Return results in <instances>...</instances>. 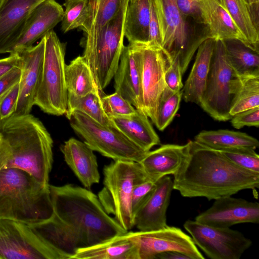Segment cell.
I'll return each instance as SVG.
<instances>
[{"instance_id":"cell-22","label":"cell","mask_w":259,"mask_h":259,"mask_svg":"<svg viewBox=\"0 0 259 259\" xmlns=\"http://www.w3.org/2000/svg\"><path fill=\"white\" fill-rule=\"evenodd\" d=\"M188 144L184 145L165 144L147 152L139 162L148 179L155 183L169 175H174L186 156Z\"/></svg>"},{"instance_id":"cell-8","label":"cell","mask_w":259,"mask_h":259,"mask_svg":"<svg viewBox=\"0 0 259 259\" xmlns=\"http://www.w3.org/2000/svg\"><path fill=\"white\" fill-rule=\"evenodd\" d=\"M68 119L72 129L94 151L113 160L140 162L147 152L116 127L103 125L82 112L74 111Z\"/></svg>"},{"instance_id":"cell-7","label":"cell","mask_w":259,"mask_h":259,"mask_svg":"<svg viewBox=\"0 0 259 259\" xmlns=\"http://www.w3.org/2000/svg\"><path fill=\"white\" fill-rule=\"evenodd\" d=\"M45 48L40 82L34 105L44 112L56 116L65 114L68 92L65 79L66 44L52 30L45 36Z\"/></svg>"},{"instance_id":"cell-45","label":"cell","mask_w":259,"mask_h":259,"mask_svg":"<svg viewBox=\"0 0 259 259\" xmlns=\"http://www.w3.org/2000/svg\"><path fill=\"white\" fill-rule=\"evenodd\" d=\"M180 12L183 15L200 16L199 0H176Z\"/></svg>"},{"instance_id":"cell-2","label":"cell","mask_w":259,"mask_h":259,"mask_svg":"<svg viewBox=\"0 0 259 259\" xmlns=\"http://www.w3.org/2000/svg\"><path fill=\"white\" fill-rule=\"evenodd\" d=\"M186 156L174 175L173 189L185 197L208 200L259 186V173L242 168L219 150L189 141Z\"/></svg>"},{"instance_id":"cell-29","label":"cell","mask_w":259,"mask_h":259,"mask_svg":"<svg viewBox=\"0 0 259 259\" xmlns=\"http://www.w3.org/2000/svg\"><path fill=\"white\" fill-rule=\"evenodd\" d=\"M196 142L219 151L249 148L256 150L258 140L248 134L228 130L202 131L194 138Z\"/></svg>"},{"instance_id":"cell-28","label":"cell","mask_w":259,"mask_h":259,"mask_svg":"<svg viewBox=\"0 0 259 259\" xmlns=\"http://www.w3.org/2000/svg\"><path fill=\"white\" fill-rule=\"evenodd\" d=\"M149 20V0H129L124 23V35L129 44L147 46Z\"/></svg>"},{"instance_id":"cell-27","label":"cell","mask_w":259,"mask_h":259,"mask_svg":"<svg viewBox=\"0 0 259 259\" xmlns=\"http://www.w3.org/2000/svg\"><path fill=\"white\" fill-rule=\"evenodd\" d=\"M71 259H138L136 244L124 234L79 249Z\"/></svg>"},{"instance_id":"cell-13","label":"cell","mask_w":259,"mask_h":259,"mask_svg":"<svg viewBox=\"0 0 259 259\" xmlns=\"http://www.w3.org/2000/svg\"><path fill=\"white\" fill-rule=\"evenodd\" d=\"M142 90L145 113L152 121L165 85L164 73L168 61L162 49L144 46L142 48Z\"/></svg>"},{"instance_id":"cell-19","label":"cell","mask_w":259,"mask_h":259,"mask_svg":"<svg viewBox=\"0 0 259 259\" xmlns=\"http://www.w3.org/2000/svg\"><path fill=\"white\" fill-rule=\"evenodd\" d=\"M173 189V180L167 176L156 181L150 196L135 215L134 227L141 231L167 227L166 211Z\"/></svg>"},{"instance_id":"cell-14","label":"cell","mask_w":259,"mask_h":259,"mask_svg":"<svg viewBox=\"0 0 259 259\" xmlns=\"http://www.w3.org/2000/svg\"><path fill=\"white\" fill-rule=\"evenodd\" d=\"M195 220L218 228H230L241 223L257 224L259 204L241 198L223 196L215 199L211 207L196 217Z\"/></svg>"},{"instance_id":"cell-46","label":"cell","mask_w":259,"mask_h":259,"mask_svg":"<svg viewBox=\"0 0 259 259\" xmlns=\"http://www.w3.org/2000/svg\"><path fill=\"white\" fill-rule=\"evenodd\" d=\"M21 65V59L18 53H10L8 57L0 59V77L15 66Z\"/></svg>"},{"instance_id":"cell-12","label":"cell","mask_w":259,"mask_h":259,"mask_svg":"<svg viewBox=\"0 0 259 259\" xmlns=\"http://www.w3.org/2000/svg\"><path fill=\"white\" fill-rule=\"evenodd\" d=\"M124 235L132 240L137 248L138 259H155L159 253L175 251L191 259H204L191 237L181 229L167 226L153 231H127Z\"/></svg>"},{"instance_id":"cell-43","label":"cell","mask_w":259,"mask_h":259,"mask_svg":"<svg viewBox=\"0 0 259 259\" xmlns=\"http://www.w3.org/2000/svg\"><path fill=\"white\" fill-rule=\"evenodd\" d=\"M231 123L236 129H240L245 126H259V107H254L240 112L232 117Z\"/></svg>"},{"instance_id":"cell-18","label":"cell","mask_w":259,"mask_h":259,"mask_svg":"<svg viewBox=\"0 0 259 259\" xmlns=\"http://www.w3.org/2000/svg\"><path fill=\"white\" fill-rule=\"evenodd\" d=\"M64 14L62 7L55 0H44L30 13L18 39L9 54L29 48L41 39L60 22Z\"/></svg>"},{"instance_id":"cell-48","label":"cell","mask_w":259,"mask_h":259,"mask_svg":"<svg viewBox=\"0 0 259 259\" xmlns=\"http://www.w3.org/2000/svg\"><path fill=\"white\" fill-rule=\"evenodd\" d=\"M155 259H191L188 256L179 252L168 251L158 254Z\"/></svg>"},{"instance_id":"cell-23","label":"cell","mask_w":259,"mask_h":259,"mask_svg":"<svg viewBox=\"0 0 259 259\" xmlns=\"http://www.w3.org/2000/svg\"><path fill=\"white\" fill-rule=\"evenodd\" d=\"M199 9L201 20L209 30L208 37L215 40L236 39L249 47L244 36L220 0H199Z\"/></svg>"},{"instance_id":"cell-32","label":"cell","mask_w":259,"mask_h":259,"mask_svg":"<svg viewBox=\"0 0 259 259\" xmlns=\"http://www.w3.org/2000/svg\"><path fill=\"white\" fill-rule=\"evenodd\" d=\"M228 11L244 36L248 46L258 52V31L251 13L250 6L244 0H220Z\"/></svg>"},{"instance_id":"cell-38","label":"cell","mask_w":259,"mask_h":259,"mask_svg":"<svg viewBox=\"0 0 259 259\" xmlns=\"http://www.w3.org/2000/svg\"><path fill=\"white\" fill-rule=\"evenodd\" d=\"M233 163L246 170L259 173V155L255 150L249 148L220 151Z\"/></svg>"},{"instance_id":"cell-40","label":"cell","mask_w":259,"mask_h":259,"mask_svg":"<svg viewBox=\"0 0 259 259\" xmlns=\"http://www.w3.org/2000/svg\"><path fill=\"white\" fill-rule=\"evenodd\" d=\"M155 186V183L148 180L134 187L131 201V209L134 218L148 199Z\"/></svg>"},{"instance_id":"cell-24","label":"cell","mask_w":259,"mask_h":259,"mask_svg":"<svg viewBox=\"0 0 259 259\" xmlns=\"http://www.w3.org/2000/svg\"><path fill=\"white\" fill-rule=\"evenodd\" d=\"M215 39L207 37L198 48L195 62L182 89L184 100L186 102L200 104L205 89Z\"/></svg>"},{"instance_id":"cell-5","label":"cell","mask_w":259,"mask_h":259,"mask_svg":"<svg viewBox=\"0 0 259 259\" xmlns=\"http://www.w3.org/2000/svg\"><path fill=\"white\" fill-rule=\"evenodd\" d=\"M103 175L98 199L105 211L127 232L134 227L131 206L133 189L149 179L140 163L132 161L114 160L104 166Z\"/></svg>"},{"instance_id":"cell-11","label":"cell","mask_w":259,"mask_h":259,"mask_svg":"<svg viewBox=\"0 0 259 259\" xmlns=\"http://www.w3.org/2000/svg\"><path fill=\"white\" fill-rule=\"evenodd\" d=\"M196 246L211 259H239L252 245L241 232L187 220L184 224Z\"/></svg>"},{"instance_id":"cell-26","label":"cell","mask_w":259,"mask_h":259,"mask_svg":"<svg viewBox=\"0 0 259 259\" xmlns=\"http://www.w3.org/2000/svg\"><path fill=\"white\" fill-rule=\"evenodd\" d=\"M89 17L81 29L84 33L83 55L96 44L103 27L118 13L120 0H88Z\"/></svg>"},{"instance_id":"cell-41","label":"cell","mask_w":259,"mask_h":259,"mask_svg":"<svg viewBox=\"0 0 259 259\" xmlns=\"http://www.w3.org/2000/svg\"><path fill=\"white\" fill-rule=\"evenodd\" d=\"M19 95V82L14 85L0 98V121L14 113Z\"/></svg>"},{"instance_id":"cell-9","label":"cell","mask_w":259,"mask_h":259,"mask_svg":"<svg viewBox=\"0 0 259 259\" xmlns=\"http://www.w3.org/2000/svg\"><path fill=\"white\" fill-rule=\"evenodd\" d=\"M128 1L120 0L118 13L103 27L93 48L82 55L101 91L113 78L124 47V23Z\"/></svg>"},{"instance_id":"cell-30","label":"cell","mask_w":259,"mask_h":259,"mask_svg":"<svg viewBox=\"0 0 259 259\" xmlns=\"http://www.w3.org/2000/svg\"><path fill=\"white\" fill-rule=\"evenodd\" d=\"M227 59L241 78L259 76V55L256 52L236 39L224 40Z\"/></svg>"},{"instance_id":"cell-21","label":"cell","mask_w":259,"mask_h":259,"mask_svg":"<svg viewBox=\"0 0 259 259\" xmlns=\"http://www.w3.org/2000/svg\"><path fill=\"white\" fill-rule=\"evenodd\" d=\"M65 162L84 188L90 189L100 179L97 157L84 142L73 138L60 147Z\"/></svg>"},{"instance_id":"cell-10","label":"cell","mask_w":259,"mask_h":259,"mask_svg":"<svg viewBox=\"0 0 259 259\" xmlns=\"http://www.w3.org/2000/svg\"><path fill=\"white\" fill-rule=\"evenodd\" d=\"M0 258L65 259L27 224L0 218Z\"/></svg>"},{"instance_id":"cell-4","label":"cell","mask_w":259,"mask_h":259,"mask_svg":"<svg viewBox=\"0 0 259 259\" xmlns=\"http://www.w3.org/2000/svg\"><path fill=\"white\" fill-rule=\"evenodd\" d=\"M53 214L49 186L20 169L0 171V218L30 224L47 220Z\"/></svg>"},{"instance_id":"cell-36","label":"cell","mask_w":259,"mask_h":259,"mask_svg":"<svg viewBox=\"0 0 259 259\" xmlns=\"http://www.w3.org/2000/svg\"><path fill=\"white\" fill-rule=\"evenodd\" d=\"M242 79V86L230 111L231 117L254 107H259V76Z\"/></svg>"},{"instance_id":"cell-47","label":"cell","mask_w":259,"mask_h":259,"mask_svg":"<svg viewBox=\"0 0 259 259\" xmlns=\"http://www.w3.org/2000/svg\"><path fill=\"white\" fill-rule=\"evenodd\" d=\"M10 155L9 146L6 140L1 136L0 139V171L2 169L6 168Z\"/></svg>"},{"instance_id":"cell-17","label":"cell","mask_w":259,"mask_h":259,"mask_svg":"<svg viewBox=\"0 0 259 259\" xmlns=\"http://www.w3.org/2000/svg\"><path fill=\"white\" fill-rule=\"evenodd\" d=\"M45 48L44 37L36 45L18 53L21 59V76L19 98L14 116L29 114L34 105L41 75Z\"/></svg>"},{"instance_id":"cell-6","label":"cell","mask_w":259,"mask_h":259,"mask_svg":"<svg viewBox=\"0 0 259 259\" xmlns=\"http://www.w3.org/2000/svg\"><path fill=\"white\" fill-rule=\"evenodd\" d=\"M242 86V79L230 65L224 40H215L209 73L199 105L215 120H230V110Z\"/></svg>"},{"instance_id":"cell-20","label":"cell","mask_w":259,"mask_h":259,"mask_svg":"<svg viewBox=\"0 0 259 259\" xmlns=\"http://www.w3.org/2000/svg\"><path fill=\"white\" fill-rule=\"evenodd\" d=\"M44 0H0V54L9 53L32 9Z\"/></svg>"},{"instance_id":"cell-3","label":"cell","mask_w":259,"mask_h":259,"mask_svg":"<svg viewBox=\"0 0 259 259\" xmlns=\"http://www.w3.org/2000/svg\"><path fill=\"white\" fill-rule=\"evenodd\" d=\"M0 134L10 149L6 168L22 169L41 184L49 186L53 141L42 122L30 113L13 115L0 121Z\"/></svg>"},{"instance_id":"cell-31","label":"cell","mask_w":259,"mask_h":259,"mask_svg":"<svg viewBox=\"0 0 259 259\" xmlns=\"http://www.w3.org/2000/svg\"><path fill=\"white\" fill-rule=\"evenodd\" d=\"M65 79L68 94L76 97H83L99 90L82 56L77 57L65 65Z\"/></svg>"},{"instance_id":"cell-39","label":"cell","mask_w":259,"mask_h":259,"mask_svg":"<svg viewBox=\"0 0 259 259\" xmlns=\"http://www.w3.org/2000/svg\"><path fill=\"white\" fill-rule=\"evenodd\" d=\"M103 109L108 116L125 117L135 114L136 109L116 92L101 97Z\"/></svg>"},{"instance_id":"cell-49","label":"cell","mask_w":259,"mask_h":259,"mask_svg":"<svg viewBox=\"0 0 259 259\" xmlns=\"http://www.w3.org/2000/svg\"><path fill=\"white\" fill-rule=\"evenodd\" d=\"M245 3L249 6H252L258 4L259 0H244Z\"/></svg>"},{"instance_id":"cell-33","label":"cell","mask_w":259,"mask_h":259,"mask_svg":"<svg viewBox=\"0 0 259 259\" xmlns=\"http://www.w3.org/2000/svg\"><path fill=\"white\" fill-rule=\"evenodd\" d=\"M103 95V91L99 90L81 97L68 94L66 117L68 119L73 111H78L103 125L116 127L103 109L101 100Z\"/></svg>"},{"instance_id":"cell-42","label":"cell","mask_w":259,"mask_h":259,"mask_svg":"<svg viewBox=\"0 0 259 259\" xmlns=\"http://www.w3.org/2000/svg\"><path fill=\"white\" fill-rule=\"evenodd\" d=\"M182 75L178 60L168 62L164 73L165 89L172 93L182 90L184 86Z\"/></svg>"},{"instance_id":"cell-16","label":"cell","mask_w":259,"mask_h":259,"mask_svg":"<svg viewBox=\"0 0 259 259\" xmlns=\"http://www.w3.org/2000/svg\"><path fill=\"white\" fill-rule=\"evenodd\" d=\"M162 3L166 26L162 50L169 62L178 61L183 75L195 52L188 42L185 22L176 0H162Z\"/></svg>"},{"instance_id":"cell-37","label":"cell","mask_w":259,"mask_h":259,"mask_svg":"<svg viewBox=\"0 0 259 259\" xmlns=\"http://www.w3.org/2000/svg\"><path fill=\"white\" fill-rule=\"evenodd\" d=\"M150 20L147 46L162 49L165 34V18L162 0H149Z\"/></svg>"},{"instance_id":"cell-44","label":"cell","mask_w":259,"mask_h":259,"mask_svg":"<svg viewBox=\"0 0 259 259\" xmlns=\"http://www.w3.org/2000/svg\"><path fill=\"white\" fill-rule=\"evenodd\" d=\"M21 67L15 66L0 77V98L14 85L19 82Z\"/></svg>"},{"instance_id":"cell-34","label":"cell","mask_w":259,"mask_h":259,"mask_svg":"<svg viewBox=\"0 0 259 259\" xmlns=\"http://www.w3.org/2000/svg\"><path fill=\"white\" fill-rule=\"evenodd\" d=\"M182 96V90L172 93L164 89L152 121L159 131H163L172 121L179 109Z\"/></svg>"},{"instance_id":"cell-15","label":"cell","mask_w":259,"mask_h":259,"mask_svg":"<svg viewBox=\"0 0 259 259\" xmlns=\"http://www.w3.org/2000/svg\"><path fill=\"white\" fill-rule=\"evenodd\" d=\"M143 46L128 44L124 47L113 78L115 92L136 109L145 112L141 83Z\"/></svg>"},{"instance_id":"cell-35","label":"cell","mask_w":259,"mask_h":259,"mask_svg":"<svg viewBox=\"0 0 259 259\" xmlns=\"http://www.w3.org/2000/svg\"><path fill=\"white\" fill-rule=\"evenodd\" d=\"M61 30L67 32L77 28L81 29L89 17L88 0H65Z\"/></svg>"},{"instance_id":"cell-1","label":"cell","mask_w":259,"mask_h":259,"mask_svg":"<svg viewBox=\"0 0 259 259\" xmlns=\"http://www.w3.org/2000/svg\"><path fill=\"white\" fill-rule=\"evenodd\" d=\"M53 214L49 219L28 224L65 259L80 248L126 232L104 210L97 195L71 184L49 185Z\"/></svg>"},{"instance_id":"cell-25","label":"cell","mask_w":259,"mask_h":259,"mask_svg":"<svg viewBox=\"0 0 259 259\" xmlns=\"http://www.w3.org/2000/svg\"><path fill=\"white\" fill-rule=\"evenodd\" d=\"M115 126L128 139L148 152L160 143L159 138L145 112L136 109L133 115L110 118Z\"/></svg>"}]
</instances>
